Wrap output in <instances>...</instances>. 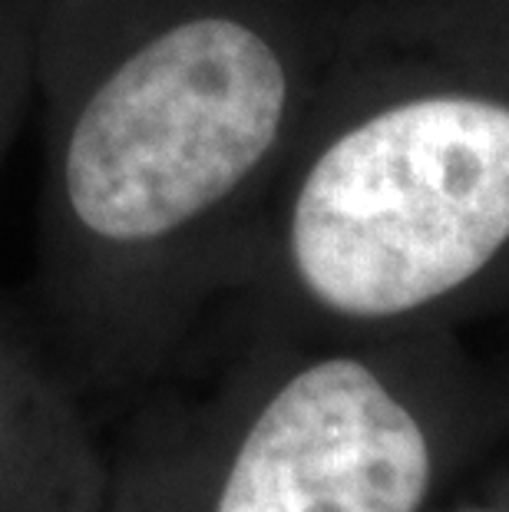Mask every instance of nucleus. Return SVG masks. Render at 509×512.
Returning a JSON list of instances; mask_svg holds the SVG:
<instances>
[{
    "label": "nucleus",
    "instance_id": "obj_1",
    "mask_svg": "<svg viewBox=\"0 0 509 512\" xmlns=\"http://www.w3.org/2000/svg\"><path fill=\"white\" fill-rule=\"evenodd\" d=\"M34 106L50 351L83 390H153L288 133L291 57L235 0H43Z\"/></svg>",
    "mask_w": 509,
    "mask_h": 512
},
{
    "label": "nucleus",
    "instance_id": "obj_2",
    "mask_svg": "<svg viewBox=\"0 0 509 512\" xmlns=\"http://www.w3.org/2000/svg\"><path fill=\"white\" fill-rule=\"evenodd\" d=\"M443 456L371 354L268 364L202 403H149L110 446L106 512H430Z\"/></svg>",
    "mask_w": 509,
    "mask_h": 512
},
{
    "label": "nucleus",
    "instance_id": "obj_3",
    "mask_svg": "<svg viewBox=\"0 0 509 512\" xmlns=\"http://www.w3.org/2000/svg\"><path fill=\"white\" fill-rule=\"evenodd\" d=\"M509 242V106L420 96L367 113L311 156L281 255L321 318L381 328L427 311Z\"/></svg>",
    "mask_w": 509,
    "mask_h": 512
},
{
    "label": "nucleus",
    "instance_id": "obj_4",
    "mask_svg": "<svg viewBox=\"0 0 509 512\" xmlns=\"http://www.w3.org/2000/svg\"><path fill=\"white\" fill-rule=\"evenodd\" d=\"M110 446L50 347L0 318V512H106Z\"/></svg>",
    "mask_w": 509,
    "mask_h": 512
},
{
    "label": "nucleus",
    "instance_id": "obj_5",
    "mask_svg": "<svg viewBox=\"0 0 509 512\" xmlns=\"http://www.w3.org/2000/svg\"><path fill=\"white\" fill-rule=\"evenodd\" d=\"M43 0H0V169L37 96Z\"/></svg>",
    "mask_w": 509,
    "mask_h": 512
},
{
    "label": "nucleus",
    "instance_id": "obj_6",
    "mask_svg": "<svg viewBox=\"0 0 509 512\" xmlns=\"http://www.w3.org/2000/svg\"><path fill=\"white\" fill-rule=\"evenodd\" d=\"M450 512H509V499H490V503H473V506H460Z\"/></svg>",
    "mask_w": 509,
    "mask_h": 512
}]
</instances>
